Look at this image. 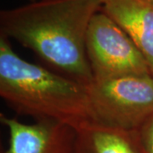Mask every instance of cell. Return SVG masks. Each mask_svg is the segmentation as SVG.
Returning a JSON list of instances; mask_svg holds the SVG:
<instances>
[{
    "label": "cell",
    "mask_w": 153,
    "mask_h": 153,
    "mask_svg": "<svg viewBox=\"0 0 153 153\" xmlns=\"http://www.w3.org/2000/svg\"><path fill=\"white\" fill-rule=\"evenodd\" d=\"M33 2H36V1H38V0H32Z\"/></svg>",
    "instance_id": "obj_10"
},
{
    "label": "cell",
    "mask_w": 153,
    "mask_h": 153,
    "mask_svg": "<svg viewBox=\"0 0 153 153\" xmlns=\"http://www.w3.org/2000/svg\"><path fill=\"white\" fill-rule=\"evenodd\" d=\"M138 135L143 153H153V116L138 129Z\"/></svg>",
    "instance_id": "obj_8"
},
{
    "label": "cell",
    "mask_w": 153,
    "mask_h": 153,
    "mask_svg": "<svg viewBox=\"0 0 153 153\" xmlns=\"http://www.w3.org/2000/svg\"><path fill=\"white\" fill-rule=\"evenodd\" d=\"M74 153H143L138 129L125 130L91 121L76 129Z\"/></svg>",
    "instance_id": "obj_7"
},
{
    "label": "cell",
    "mask_w": 153,
    "mask_h": 153,
    "mask_svg": "<svg viewBox=\"0 0 153 153\" xmlns=\"http://www.w3.org/2000/svg\"><path fill=\"white\" fill-rule=\"evenodd\" d=\"M102 11L130 37L153 75V4L142 0H104Z\"/></svg>",
    "instance_id": "obj_6"
},
{
    "label": "cell",
    "mask_w": 153,
    "mask_h": 153,
    "mask_svg": "<svg viewBox=\"0 0 153 153\" xmlns=\"http://www.w3.org/2000/svg\"><path fill=\"white\" fill-rule=\"evenodd\" d=\"M0 96L16 113L75 130L94 121L87 86L23 60L0 36Z\"/></svg>",
    "instance_id": "obj_2"
},
{
    "label": "cell",
    "mask_w": 153,
    "mask_h": 153,
    "mask_svg": "<svg viewBox=\"0 0 153 153\" xmlns=\"http://www.w3.org/2000/svg\"><path fill=\"white\" fill-rule=\"evenodd\" d=\"M10 134L5 153H74L76 130L52 121L23 123L16 118L0 115Z\"/></svg>",
    "instance_id": "obj_5"
},
{
    "label": "cell",
    "mask_w": 153,
    "mask_h": 153,
    "mask_svg": "<svg viewBox=\"0 0 153 153\" xmlns=\"http://www.w3.org/2000/svg\"><path fill=\"white\" fill-rule=\"evenodd\" d=\"M94 121L137 130L153 116V75L93 80L87 86Z\"/></svg>",
    "instance_id": "obj_3"
},
{
    "label": "cell",
    "mask_w": 153,
    "mask_h": 153,
    "mask_svg": "<svg viewBox=\"0 0 153 153\" xmlns=\"http://www.w3.org/2000/svg\"><path fill=\"white\" fill-rule=\"evenodd\" d=\"M104 0H38L0 12L1 35L16 40L63 76L88 86L94 76L86 37Z\"/></svg>",
    "instance_id": "obj_1"
},
{
    "label": "cell",
    "mask_w": 153,
    "mask_h": 153,
    "mask_svg": "<svg viewBox=\"0 0 153 153\" xmlns=\"http://www.w3.org/2000/svg\"><path fill=\"white\" fill-rule=\"evenodd\" d=\"M86 55L94 80L152 74L130 37L102 10L89 24Z\"/></svg>",
    "instance_id": "obj_4"
},
{
    "label": "cell",
    "mask_w": 153,
    "mask_h": 153,
    "mask_svg": "<svg viewBox=\"0 0 153 153\" xmlns=\"http://www.w3.org/2000/svg\"><path fill=\"white\" fill-rule=\"evenodd\" d=\"M144 2H146L148 4H153V0H142Z\"/></svg>",
    "instance_id": "obj_9"
}]
</instances>
